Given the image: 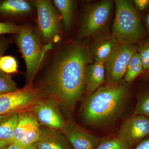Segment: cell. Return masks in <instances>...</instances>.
Here are the masks:
<instances>
[{"label":"cell","mask_w":149,"mask_h":149,"mask_svg":"<svg viewBox=\"0 0 149 149\" xmlns=\"http://www.w3.org/2000/svg\"><path fill=\"white\" fill-rule=\"evenodd\" d=\"M144 72L143 66L139 54L136 52L129 62L123 78L124 81L127 83H131L136 77Z\"/></svg>","instance_id":"obj_18"},{"label":"cell","mask_w":149,"mask_h":149,"mask_svg":"<svg viewBox=\"0 0 149 149\" xmlns=\"http://www.w3.org/2000/svg\"><path fill=\"white\" fill-rule=\"evenodd\" d=\"M38 15V25L42 37L50 42L58 37L60 32L59 22L49 1H35Z\"/></svg>","instance_id":"obj_9"},{"label":"cell","mask_w":149,"mask_h":149,"mask_svg":"<svg viewBox=\"0 0 149 149\" xmlns=\"http://www.w3.org/2000/svg\"><path fill=\"white\" fill-rule=\"evenodd\" d=\"M128 89L125 84L101 86L89 95L83 104L84 120L92 125H101L115 118L126 102Z\"/></svg>","instance_id":"obj_2"},{"label":"cell","mask_w":149,"mask_h":149,"mask_svg":"<svg viewBox=\"0 0 149 149\" xmlns=\"http://www.w3.org/2000/svg\"><path fill=\"white\" fill-rule=\"evenodd\" d=\"M147 71H148V72H147L146 75H145V78H146V79H147V80H149V70Z\"/></svg>","instance_id":"obj_32"},{"label":"cell","mask_w":149,"mask_h":149,"mask_svg":"<svg viewBox=\"0 0 149 149\" xmlns=\"http://www.w3.org/2000/svg\"><path fill=\"white\" fill-rule=\"evenodd\" d=\"M133 2L136 10L140 11L146 10L149 7V0H134Z\"/></svg>","instance_id":"obj_25"},{"label":"cell","mask_w":149,"mask_h":149,"mask_svg":"<svg viewBox=\"0 0 149 149\" xmlns=\"http://www.w3.org/2000/svg\"><path fill=\"white\" fill-rule=\"evenodd\" d=\"M138 48L137 44L119 43L105 65L107 85L118 84L124 78L129 62Z\"/></svg>","instance_id":"obj_6"},{"label":"cell","mask_w":149,"mask_h":149,"mask_svg":"<svg viewBox=\"0 0 149 149\" xmlns=\"http://www.w3.org/2000/svg\"><path fill=\"white\" fill-rule=\"evenodd\" d=\"M133 149H149V137L142 141Z\"/></svg>","instance_id":"obj_26"},{"label":"cell","mask_w":149,"mask_h":149,"mask_svg":"<svg viewBox=\"0 0 149 149\" xmlns=\"http://www.w3.org/2000/svg\"><path fill=\"white\" fill-rule=\"evenodd\" d=\"M54 3L61 15L65 30L69 31L72 25L74 2L72 0H54Z\"/></svg>","instance_id":"obj_16"},{"label":"cell","mask_w":149,"mask_h":149,"mask_svg":"<svg viewBox=\"0 0 149 149\" xmlns=\"http://www.w3.org/2000/svg\"><path fill=\"white\" fill-rule=\"evenodd\" d=\"M92 59L86 45L70 44L56 56L40 89L59 107L72 108L85 90L86 69Z\"/></svg>","instance_id":"obj_1"},{"label":"cell","mask_w":149,"mask_h":149,"mask_svg":"<svg viewBox=\"0 0 149 149\" xmlns=\"http://www.w3.org/2000/svg\"><path fill=\"white\" fill-rule=\"evenodd\" d=\"M91 45V55L95 62L105 65L119 44L112 34L105 32L94 37Z\"/></svg>","instance_id":"obj_12"},{"label":"cell","mask_w":149,"mask_h":149,"mask_svg":"<svg viewBox=\"0 0 149 149\" xmlns=\"http://www.w3.org/2000/svg\"><path fill=\"white\" fill-rule=\"evenodd\" d=\"M40 126L63 131L65 128V121L59 109V106L47 97L42 99L32 109Z\"/></svg>","instance_id":"obj_10"},{"label":"cell","mask_w":149,"mask_h":149,"mask_svg":"<svg viewBox=\"0 0 149 149\" xmlns=\"http://www.w3.org/2000/svg\"><path fill=\"white\" fill-rule=\"evenodd\" d=\"M74 149H96L101 140L83 130L73 123H66L62 131Z\"/></svg>","instance_id":"obj_11"},{"label":"cell","mask_w":149,"mask_h":149,"mask_svg":"<svg viewBox=\"0 0 149 149\" xmlns=\"http://www.w3.org/2000/svg\"><path fill=\"white\" fill-rule=\"evenodd\" d=\"M137 52L139 54L145 72L149 70V39L144 40L139 44Z\"/></svg>","instance_id":"obj_23"},{"label":"cell","mask_w":149,"mask_h":149,"mask_svg":"<svg viewBox=\"0 0 149 149\" xmlns=\"http://www.w3.org/2000/svg\"><path fill=\"white\" fill-rule=\"evenodd\" d=\"M106 79L105 65L95 62L88 65L86 69V88L88 95L95 92L104 82Z\"/></svg>","instance_id":"obj_14"},{"label":"cell","mask_w":149,"mask_h":149,"mask_svg":"<svg viewBox=\"0 0 149 149\" xmlns=\"http://www.w3.org/2000/svg\"><path fill=\"white\" fill-rule=\"evenodd\" d=\"M120 138H107L101 140L96 149H133Z\"/></svg>","instance_id":"obj_20"},{"label":"cell","mask_w":149,"mask_h":149,"mask_svg":"<svg viewBox=\"0 0 149 149\" xmlns=\"http://www.w3.org/2000/svg\"><path fill=\"white\" fill-rule=\"evenodd\" d=\"M19 90L11 75L0 69V95L14 93Z\"/></svg>","instance_id":"obj_19"},{"label":"cell","mask_w":149,"mask_h":149,"mask_svg":"<svg viewBox=\"0 0 149 149\" xmlns=\"http://www.w3.org/2000/svg\"><path fill=\"white\" fill-rule=\"evenodd\" d=\"M35 145L38 149H72L62 131L41 126Z\"/></svg>","instance_id":"obj_13"},{"label":"cell","mask_w":149,"mask_h":149,"mask_svg":"<svg viewBox=\"0 0 149 149\" xmlns=\"http://www.w3.org/2000/svg\"><path fill=\"white\" fill-rule=\"evenodd\" d=\"M114 3L111 0H103L87 7L80 24V38H94L106 32Z\"/></svg>","instance_id":"obj_5"},{"label":"cell","mask_w":149,"mask_h":149,"mask_svg":"<svg viewBox=\"0 0 149 149\" xmlns=\"http://www.w3.org/2000/svg\"><path fill=\"white\" fill-rule=\"evenodd\" d=\"M4 51V47L2 43L0 41V58L2 56V55Z\"/></svg>","instance_id":"obj_30"},{"label":"cell","mask_w":149,"mask_h":149,"mask_svg":"<svg viewBox=\"0 0 149 149\" xmlns=\"http://www.w3.org/2000/svg\"></svg>","instance_id":"obj_34"},{"label":"cell","mask_w":149,"mask_h":149,"mask_svg":"<svg viewBox=\"0 0 149 149\" xmlns=\"http://www.w3.org/2000/svg\"><path fill=\"white\" fill-rule=\"evenodd\" d=\"M21 28L9 23L0 22V35L4 34H16L19 33Z\"/></svg>","instance_id":"obj_24"},{"label":"cell","mask_w":149,"mask_h":149,"mask_svg":"<svg viewBox=\"0 0 149 149\" xmlns=\"http://www.w3.org/2000/svg\"><path fill=\"white\" fill-rule=\"evenodd\" d=\"M112 34L120 44H139L146 33L133 1L116 0Z\"/></svg>","instance_id":"obj_3"},{"label":"cell","mask_w":149,"mask_h":149,"mask_svg":"<svg viewBox=\"0 0 149 149\" xmlns=\"http://www.w3.org/2000/svg\"><path fill=\"white\" fill-rule=\"evenodd\" d=\"M5 149H23L21 147L19 146L17 144L15 143H11L8 146V147H7Z\"/></svg>","instance_id":"obj_29"},{"label":"cell","mask_w":149,"mask_h":149,"mask_svg":"<svg viewBox=\"0 0 149 149\" xmlns=\"http://www.w3.org/2000/svg\"><path fill=\"white\" fill-rule=\"evenodd\" d=\"M13 142L11 141L0 140V149H5Z\"/></svg>","instance_id":"obj_27"},{"label":"cell","mask_w":149,"mask_h":149,"mask_svg":"<svg viewBox=\"0 0 149 149\" xmlns=\"http://www.w3.org/2000/svg\"><path fill=\"white\" fill-rule=\"evenodd\" d=\"M7 115L0 116V122Z\"/></svg>","instance_id":"obj_33"},{"label":"cell","mask_w":149,"mask_h":149,"mask_svg":"<svg viewBox=\"0 0 149 149\" xmlns=\"http://www.w3.org/2000/svg\"><path fill=\"white\" fill-rule=\"evenodd\" d=\"M16 42L21 52L26 66L27 84H30L42 63L50 43L43 46L40 39L30 28H21L17 34Z\"/></svg>","instance_id":"obj_4"},{"label":"cell","mask_w":149,"mask_h":149,"mask_svg":"<svg viewBox=\"0 0 149 149\" xmlns=\"http://www.w3.org/2000/svg\"><path fill=\"white\" fill-rule=\"evenodd\" d=\"M23 149H38L37 147H36L35 144H32V145H29L26 148H24Z\"/></svg>","instance_id":"obj_31"},{"label":"cell","mask_w":149,"mask_h":149,"mask_svg":"<svg viewBox=\"0 0 149 149\" xmlns=\"http://www.w3.org/2000/svg\"><path fill=\"white\" fill-rule=\"evenodd\" d=\"M118 137L133 148L149 137V118L141 114H134L120 126Z\"/></svg>","instance_id":"obj_8"},{"label":"cell","mask_w":149,"mask_h":149,"mask_svg":"<svg viewBox=\"0 0 149 149\" xmlns=\"http://www.w3.org/2000/svg\"><path fill=\"white\" fill-rule=\"evenodd\" d=\"M18 65L16 58L12 56H2L0 58V69L7 74L17 71Z\"/></svg>","instance_id":"obj_21"},{"label":"cell","mask_w":149,"mask_h":149,"mask_svg":"<svg viewBox=\"0 0 149 149\" xmlns=\"http://www.w3.org/2000/svg\"><path fill=\"white\" fill-rule=\"evenodd\" d=\"M145 21L146 28L149 34V9L145 17Z\"/></svg>","instance_id":"obj_28"},{"label":"cell","mask_w":149,"mask_h":149,"mask_svg":"<svg viewBox=\"0 0 149 149\" xmlns=\"http://www.w3.org/2000/svg\"><path fill=\"white\" fill-rule=\"evenodd\" d=\"M18 120V113L8 115L3 119L0 122V140L13 142Z\"/></svg>","instance_id":"obj_17"},{"label":"cell","mask_w":149,"mask_h":149,"mask_svg":"<svg viewBox=\"0 0 149 149\" xmlns=\"http://www.w3.org/2000/svg\"><path fill=\"white\" fill-rule=\"evenodd\" d=\"M32 10L31 4L24 0L0 1V15L17 16L30 13Z\"/></svg>","instance_id":"obj_15"},{"label":"cell","mask_w":149,"mask_h":149,"mask_svg":"<svg viewBox=\"0 0 149 149\" xmlns=\"http://www.w3.org/2000/svg\"><path fill=\"white\" fill-rule=\"evenodd\" d=\"M13 143L22 149L35 144L40 136V125L32 110L19 113Z\"/></svg>","instance_id":"obj_7"},{"label":"cell","mask_w":149,"mask_h":149,"mask_svg":"<svg viewBox=\"0 0 149 149\" xmlns=\"http://www.w3.org/2000/svg\"><path fill=\"white\" fill-rule=\"evenodd\" d=\"M134 114H141L149 117V90L142 93L135 108Z\"/></svg>","instance_id":"obj_22"}]
</instances>
